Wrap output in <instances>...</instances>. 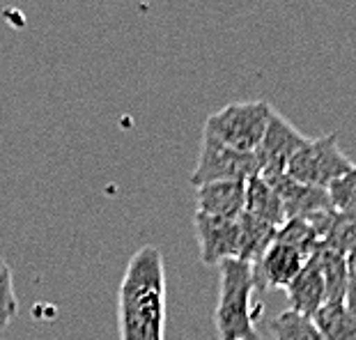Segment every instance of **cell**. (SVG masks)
Returning <instances> with one entry per match:
<instances>
[{
  "label": "cell",
  "instance_id": "cell-1",
  "mask_svg": "<svg viewBox=\"0 0 356 340\" xmlns=\"http://www.w3.org/2000/svg\"><path fill=\"white\" fill-rule=\"evenodd\" d=\"M122 340H165V260L156 246L138 248L118 288Z\"/></svg>",
  "mask_w": 356,
  "mask_h": 340
},
{
  "label": "cell",
  "instance_id": "cell-2",
  "mask_svg": "<svg viewBox=\"0 0 356 340\" xmlns=\"http://www.w3.org/2000/svg\"><path fill=\"white\" fill-rule=\"evenodd\" d=\"M218 304L214 311V324L221 340H262L257 320L264 306L257 301L255 267L244 260H225L218 264Z\"/></svg>",
  "mask_w": 356,
  "mask_h": 340
},
{
  "label": "cell",
  "instance_id": "cell-3",
  "mask_svg": "<svg viewBox=\"0 0 356 340\" xmlns=\"http://www.w3.org/2000/svg\"><path fill=\"white\" fill-rule=\"evenodd\" d=\"M276 108L269 102H234L223 106L221 111L211 113L204 120V133L214 136L216 140L225 143L239 152H257L267 131L271 113Z\"/></svg>",
  "mask_w": 356,
  "mask_h": 340
},
{
  "label": "cell",
  "instance_id": "cell-4",
  "mask_svg": "<svg viewBox=\"0 0 356 340\" xmlns=\"http://www.w3.org/2000/svg\"><path fill=\"white\" fill-rule=\"evenodd\" d=\"M352 165L350 156L340 149L338 133H324L317 138H308L304 147L292 156L285 172L299 184L329 191L336 179L352 170Z\"/></svg>",
  "mask_w": 356,
  "mask_h": 340
},
{
  "label": "cell",
  "instance_id": "cell-5",
  "mask_svg": "<svg viewBox=\"0 0 356 340\" xmlns=\"http://www.w3.org/2000/svg\"><path fill=\"white\" fill-rule=\"evenodd\" d=\"M255 175H260V163L253 152L232 149L202 131L198 161L191 172V184L195 188L211 182H248Z\"/></svg>",
  "mask_w": 356,
  "mask_h": 340
},
{
  "label": "cell",
  "instance_id": "cell-6",
  "mask_svg": "<svg viewBox=\"0 0 356 340\" xmlns=\"http://www.w3.org/2000/svg\"><path fill=\"white\" fill-rule=\"evenodd\" d=\"M308 136L301 133L290 120L280 115L278 111L271 113V120L264 131V138L257 147V163H260V177H274L287 170L292 156L304 147Z\"/></svg>",
  "mask_w": 356,
  "mask_h": 340
},
{
  "label": "cell",
  "instance_id": "cell-7",
  "mask_svg": "<svg viewBox=\"0 0 356 340\" xmlns=\"http://www.w3.org/2000/svg\"><path fill=\"white\" fill-rule=\"evenodd\" d=\"M239 218L207 216L195 211V237H198L202 264H221L225 260H239Z\"/></svg>",
  "mask_w": 356,
  "mask_h": 340
},
{
  "label": "cell",
  "instance_id": "cell-8",
  "mask_svg": "<svg viewBox=\"0 0 356 340\" xmlns=\"http://www.w3.org/2000/svg\"><path fill=\"white\" fill-rule=\"evenodd\" d=\"M308 260L310 255L276 237L257 264H253L257 285L260 290H285Z\"/></svg>",
  "mask_w": 356,
  "mask_h": 340
},
{
  "label": "cell",
  "instance_id": "cell-9",
  "mask_svg": "<svg viewBox=\"0 0 356 340\" xmlns=\"http://www.w3.org/2000/svg\"><path fill=\"white\" fill-rule=\"evenodd\" d=\"M264 179H267V182L274 186V191L278 193L287 221H290V218H308V216L333 209L329 191H324V188L294 182L287 172H280V175L264 177Z\"/></svg>",
  "mask_w": 356,
  "mask_h": 340
},
{
  "label": "cell",
  "instance_id": "cell-10",
  "mask_svg": "<svg viewBox=\"0 0 356 340\" xmlns=\"http://www.w3.org/2000/svg\"><path fill=\"white\" fill-rule=\"evenodd\" d=\"M195 211L239 218L246 211V182H211L195 188Z\"/></svg>",
  "mask_w": 356,
  "mask_h": 340
},
{
  "label": "cell",
  "instance_id": "cell-11",
  "mask_svg": "<svg viewBox=\"0 0 356 340\" xmlns=\"http://www.w3.org/2000/svg\"><path fill=\"white\" fill-rule=\"evenodd\" d=\"M287 301H290V311L301 313L306 317H313L320 308L327 304V285L320 269V262L313 255L304 269L294 276V281L285 288Z\"/></svg>",
  "mask_w": 356,
  "mask_h": 340
},
{
  "label": "cell",
  "instance_id": "cell-12",
  "mask_svg": "<svg viewBox=\"0 0 356 340\" xmlns=\"http://www.w3.org/2000/svg\"><path fill=\"white\" fill-rule=\"evenodd\" d=\"M246 214L260 218V221L274 225V228H283V223L287 221L278 193L260 175H255L246 182Z\"/></svg>",
  "mask_w": 356,
  "mask_h": 340
},
{
  "label": "cell",
  "instance_id": "cell-13",
  "mask_svg": "<svg viewBox=\"0 0 356 340\" xmlns=\"http://www.w3.org/2000/svg\"><path fill=\"white\" fill-rule=\"evenodd\" d=\"M239 228H241L239 260L257 264V260H260L264 255V251L271 246V241L276 239L278 228L260 221V218H255L251 214H246V211L239 218Z\"/></svg>",
  "mask_w": 356,
  "mask_h": 340
},
{
  "label": "cell",
  "instance_id": "cell-14",
  "mask_svg": "<svg viewBox=\"0 0 356 340\" xmlns=\"http://www.w3.org/2000/svg\"><path fill=\"white\" fill-rule=\"evenodd\" d=\"M315 258L320 262L324 285H327V304H343L347 285V255L322 244Z\"/></svg>",
  "mask_w": 356,
  "mask_h": 340
},
{
  "label": "cell",
  "instance_id": "cell-15",
  "mask_svg": "<svg viewBox=\"0 0 356 340\" xmlns=\"http://www.w3.org/2000/svg\"><path fill=\"white\" fill-rule=\"evenodd\" d=\"M313 322L324 340H356V315L345 304H324L313 315Z\"/></svg>",
  "mask_w": 356,
  "mask_h": 340
},
{
  "label": "cell",
  "instance_id": "cell-16",
  "mask_svg": "<svg viewBox=\"0 0 356 340\" xmlns=\"http://www.w3.org/2000/svg\"><path fill=\"white\" fill-rule=\"evenodd\" d=\"M274 340H324L320 329L315 327L313 317H306L294 311H283L269 324Z\"/></svg>",
  "mask_w": 356,
  "mask_h": 340
},
{
  "label": "cell",
  "instance_id": "cell-17",
  "mask_svg": "<svg viewBox=\"0 0 356 340\" xmlns=\"http://www.w3.org/2000/svg\"><path fill=\"white\" fill-rule=\"evenodd\" d=\"M322 244L345 255H356V211L333 209Z\"/></svg>",
  "mask_w": 356,
  "mask_h": 340
},
{
  "label": "cell",
  "instance_id": "cell-18",
  "mask_svg": "<svg viewBox=\"0 0 356 340\" xmlns=\"http://www.w3.org/2000/svg\"><path fill=\"white\" fill-rule=\"evenodd\" d=\"M19 313V299L14 292V278L7 260L0 255V331H5Z\"/></svg>",
  "mask_w": 356,
  "mask_h": 340
},
{
  "label": "cell",
  "instance_id": "cell-19",
  "mask_svg": "<svg viewBox=\"0 0 356 340\" xmlns=\"http://www.w3.org/2000/svg\"><path fill=\"white\" fill-rule=\"evenodd\" d=\"M329 198L336 211H356V165L329 186Z\"/></svg>",
  "mask_w": 356,
  "mask_h": 340
},
{
  "label": "cell",
  "instance_id": "cell-20",
  "mask_svg": "<svg viewBox=\"0 0 356 340\" xmlns=\"http://www.w3.org/2000/svg\"><path fill=\"white\" fill-rule=\"evenodd\" d=\"M343 304L352 315H356V255H347V285Z\"/></svg>",
  "mask_w": 356,
  "mask_h": 340
}]
</instances>
